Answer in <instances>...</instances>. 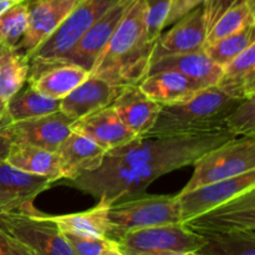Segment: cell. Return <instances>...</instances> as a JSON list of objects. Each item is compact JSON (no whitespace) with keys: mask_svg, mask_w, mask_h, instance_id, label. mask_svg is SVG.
Returning <instances> with one entry per match:
<instances>
[{"mask_svg":"<svg viewBox=\"0 0 255 255\" xmlns=\"http://www.w3.org/2000/svg\"><path fill=\"white\" fill-rule=\"evenodd\" d=\"M208 34L203 6L199 5L174 22L173 27L159 35L154 44L151 62L172 55L204 50ZM151 65V64H149Z\"/></svg>","mask_w":255,"mask_h":255,"instance_id":"15","label":"cell"},{"mask_svg":"<svg viewBox=\"0 0 255 255\" xmlns=\"http://www.w3.org/2000/svg\"><path fill=\"white\" fill-rule=\"evenodd\" d=\"M229 131L198 134H143L106 152L97 169L69 181V184L110 204L143 193L163 174L193 164L209 149L234 138Z\"/></svg>","mask_w":255,"mask_h":255,"instance_id":"1","label":"cell"},{"mask_svg":"<svg viewBox=\"0 0 255 255\" xmlns=\"http://www.w3.org/2000/svg\"><path fill=\"white\" fill-rule=\"evenodd\" d=\"M106 152L89 137L71 131L56 149L61 179L72 181L86 172L97 169L104 162Z\"/></svg>","mask_w":255,"mask_h":255,"instance_id":"17","label":"cell"},{"mask_svg":"<svg viewBox=\"0 0 255 255\" xmlns=\"http://www.w3.org/2000/svg\"><path fill=\"white\" fill-rule=\"evenodd\" d=\"M159 71L179 72L198 84L202 89L217 86L222 76V66L212 61L204 50L161 57L151 62L147 75Z\"/></svg>","mask_w":255,"mask_h":255,"instance_id":"20","label":"cell"},{"mask_svg":"<svg viewBox=\"0 0 255 255\" xmlns=\"http://www.w3.org/2000/svg\"><path fill=\"white\" fill-rule=\"evenodd\" d=\"M111 204L99 199L91 209L77 213L49 216L62 233H71L80 237L107 238L109 234V209Z\"/></svg>","mask_w":255,"mask_h":255,"instance_id":"24","label":"cell"},{"mask_svg":"<svg viewBox=\"0 0 255 255\" xmlns=\"http://www.w3.org/2000/svg\"><path fill=\"white\" fill-rule=\"evenodd\" d=\"M255 42V24H249L226 37L204 46V52L217 65L223 67Z\"/></svg>","mask_w":255,"mask_h":255,"instance_id":"29","label":"cell"},{"mask_svg":"<svg viewBox=\"0 0 255 255\" xmlns=\"http://www.w3.org/2000/svg\"><path fill=\"white\" fill-rule=\"evenodd\" d=\"M52 182L45 177L27 173L0 159V209L2 213L34 212V201L47 191Z\"/></svg>","mask_w":255,"mask_h":255,"instance_id":"13","label":"cell"},{"mask_svg":"<svg viewBox=\"0 0 255 255\" xmlns=\"http://www.w3.org/2000/svg\"><path fill=\"white\" fill-rule=\"evenodd\" d=\"M217 87L237 100L255 97V42L222 67Z\"/></svg>","mask_w":255,"mask_h":255,"instance_id":"23","label":"cell"},{"mask_svg":"<svg viewBox=\"0 0 255 255\" xmlns=\"http://www.w3.org/2000/svg\"><path fill=\"white\" fill-rule=\"evenodd\" d=\"M249 24H255L254 0H239L223 12L207 34L206 45L239 31Z\"/></svg>","mask_w":255,"mask_h":255,"instance_id":"28","label":"cell"},{"mask_svg":"<svg viewBox=\"0 0 255 255\" xmlns=\"http://www.w3.org/2000/svg\"><path fill=\"white\" fill-rule=\"evenodd\" d=\"M183 224L206 241L255 232V188L188 219Z\"/></svg>","mask_w":255,"mask_h":255,"instance_id":"7","label":"cell"},{"mask_svg":"<svg viewBox=\"0 0 255 255\" xmlns=\"http://www.w3.org/2000/svg\"><path fill=\"white\" fill-rule=\"evenodd\" d=\"M0 228L35 255H76L55 222L37 209L0 214Z\"/></svg>","mask_w":255,"mask_h":255,"instance_id":"8","label":"cell"},{"mask_svg":"<svg viewBox=\"0 0 255 255\" xmlns=\"http://www.w3.org/2000/svg\"><path fill=\"white\" fill-rule=\"evenodd\" d=\"M1 47H2V46H0V50H1ZM4 109H5L4 105H2L1 101H0V111H4Z\"/></svg>","mask_w":255,"mask_h":255,"instance_id":"40","label":"cell"},{"mask_svg":"<svg viewBox=\"0 0 255 255\" xmlns=\"http://www.w3.org/2000/svg\"><path fill=\"white\" fill-rule=\"evenodd\" d=\"M90 72L67 62L30 67L27 84L46 96L61 100L89 77Z\"/></svg>","mask_w":255,"mask_h":255,"instance_id":"21","label":"cell"},{"mask_svg":"<svg viewBox=\"0 0 255 255\" xmlns=\"http://www.w3.org/2000/svg\"><path fill=\"white\" fill-rule=\"evenodd\" d=\"M111 106L125 126L137 137L151 131L161 111V105L147 97L138 85L124 87Z\"/></svg>","mask_w":255,"mask_h":255,"instance_id":"19","label":"cell"},{"mask_svg":"<svg viewBox=\"0 0 255 255\" xmlns=\"http://www.w3.org/2000/svg\"><path fill=\"white\" fill-rule=\"evenodd\" d=\"M107 238L116 242L124 234L148 227L182 223L177 196H134L115 202L109 209Z\"/></svg>","mask_w":255,"mask_h":255,"instance_id":"4","label":"cell"},{"mask_svg":"<svg viewBox=\"0 0 255 255\" xmlns=\"http://www.w3.org/2000/svg\"><path fill=\"white\" fill-rule=\"evenodd\" d=\"M141 91L161 106L178 104L188 100L202 87L184 75L176 71L149 74L138 84Z\"/></svg>","mask_w":255,"mask_h":255,"instance_id":"22","label":"cell"},{"mask_svg":"<svg viewBox=\"0 0 255 255\" xmlns=\"http://www.w3.org/2000/svg\"><path fill=\"white\" fill-rule=\"evenodd\" d=\"M71 131L89 137L107 152L137 137L125 126L111 105L74 121Z\"/></svg>","mask_w":255,"mask_h":255,"instance_id":"16","label":"cell"},{"mask_svg":"<svg viewBox=\"0 0 255 255\" xmlns=\"http://www.w3.org/2000/svg\"><path fill=\"white\" fill-rule=\"evenodd\" d=\"M181 193L255 169V137H234L202 154Z\"/></svg>","mask_w":255,"mask_h":255,"instance_id":"5","label":"cell"},{"mask_svg":"<svg viewBox=\"0 0 255 255\" xmlns=\"http://www.w3.org/2000/svg\"><path fill=\"white\" fill-rule=\"evenodd\" d=\"M27 26L26 1L16 2L0 15V46L15 49Z\"/></svg>","mask_w":255,"mask_h":255,"instance_id":"30","label":"cell"},{"mask_svg":"<svg viewBox=\"0 0 255 255\" xmlns=\"http://www.w3.org/2000/svg\"><path fill=\"white\" fill-rule=\"evenodd\" d=\"M132 255H198L197 252H147Z\"/></svg>","mask_w":255,"mask_h":255,"instance_id":"38","label":"cell"},{"mask_svg":"<svg viewBox=\"0 0 255 255\" xmlns=\"http://www.w3.org/2000/svg\"><path fill=\"white\" fill-rule=\"evenodd\" d=\"M224 124L236 137H255V97L239 102L226 117Z\"/></svg>","mask_w":255,"mask_h":255,"instance_id":"32","label":"cell"},{"mask_svg":"<svg viewBox=\"0 0 255 255\" xmlns=\"http://www.w3.org/2000/svg\"><path fill=\"white\" fill-rule=\"evenodd\" d=\"M7 124H9V120L5 115V111H0V159H5L11 146V142L5 132V126Z\"/></svg>","mask_w":255,"mask_h":255,"instance_id":"36","label":"cell"},{"mask_svg":"<svg viewBox=\"0 0 255 255\" xmlns=\"http://www.w3.org/2000/svg\"><path fill=\"white\" fill-rule=\"evenodd\" d=\"M255 188V169L241 176L203 184L188 192L177 194L181 222L194 218L249 189Z\"/></svg>","mask_w":255,"mask_h":255,"instance_id":"10","label":"cell"},{"mask_svg":"<svg viewBox=\"0 0 255 255\" xmlns=\"http://www.w3.org/2000/svg\"><path fill=\"white\" fill-rule=\"evenodd\" d=\"M207 241L183 223L148 227L124 234L116 244L126 255L147 252H198Z\"/></svg>","mask_w":255,"mask_h":255,"instance_id":"9","label":"cell"},{"mask_svg":"<svg viewBox=\"0 0 255 255\" xmlns=\"http://www.w3.org/2000/svg\"><path fill=\"white\" fill-rule=\"evenodd\" d=\"M27 6V26L15 50L30 55L41 45L62 20L82 0H25Z\"/></svg>","mask_w":255,"mask_h":255,"instance_id":"14","label":"cell"},{"mask_svg":"<svg viewBox=\"0 0 255 255\" xmlns=\"http://www.w3.org/2000/svg\"><path fill=\"white\" fill-rule=\"evenodd\" d=\"M72 124L74 120L59 110L44 116L9 122L5 126V132L11 143L29 144L56 152L71 133Z\"/></svg>","mask_w":255,"mask_h":255,"instance_id":"11","label":"cell"},{"mask_svg":"<svg viewBox=\"0 0 255 255\" xmlns=\"http://www.w3.org/2000/svg\"><path fill=\"white\" fill-rule=\"evenodd\" d=\"M119 0H82L29 56L30 67L56 64Z\"/></svg>","mask_w":255,"mask_h":255,"instance_id":"6","label":"cell"},{"mask_svg":"<svg viewBox=\"0 0 255 255\" xmlns=\"http://www.w3.org/2000/svg\"><path fill=\"white\" fill-rule=\"evenodd\" d=\"M101 255H126L121 249L119 248V246L116 244V242L111 241L109 243V246L102 251Z\"/></svg>","mask_w":255,"mask_h":255,"instance_id":"37","label":"cell"},{"mask_svg":"<svg viewBox=\"0 0 255 255\" xmlns=\"http://www.w3.org/2000/svg\"><path fill=\"white\" fill-rule=\"evenodd\" d=\"M76 255H101L111 239L80 237L71 233H62Z\"/></svg>","mask_w":255,"mask_h":255,"instance_id":"34","label":"cell"},{"mask_svg":"<svg viewBox=\"0 0 255 255\" xmlns=\"http://www.w3.org/2000/svg\"><path fill=\"white\" fill-rule=\"evenodd\" d=\"M241 101L243 100L228 96L217 86L202 89L186 101L161 106L156 124L147 134L178 136L224 131L226 117Z\"/></svg>","mask_w":255,"mask_h":255,"instance_id":"3","label":"cell"},{"mask_svg":"<svg viewBox=\"0 0 255 255\" xmlns=\"http://www.w3.org/2000/svg\"><path fill=\"white\" fill-rule=\"evenodd\" d=\"M198 255H255V232L209 239Z\"/></svg>","mask_w":255,"mask_h":255,"instance_id":"31","label":"cell"},{"mask_svg":"<svg viewBox=\"0 0 255 255\" xmlns=\"http://www.w3.org/2000/svg\"><path fill=\"white\" fill-rule=\"evenodd\" d=\"M30 60L25 52L11 47L0 50V101L4 105L27 81Z\"/></svg>","mask_w":255,"mask_h":255,"instance_id":"27","label":"cell"},{"mask_svg":"<svg viewBox=\"0 0 255 255\" xmlns=\"http://www.w3.org/2000/svg\"><path fill=\"white\" fill-rule=\"evenodd\" d=\"M146 1L147 37L156 42L166 27V20L171 10L172 0H144Z\"/></svg>","mask_w":255,"mask_h":255,"instance_id":"33","label":"cell"},{"mask_svg":"<svg viewBox=\"0 0 255 255\" xmlns=\"http://www.w3.org/2000/svg\"><path fill=\"white\" fill-rule=\"evenodd\" d=\"M19 1L21 0H0V15Z\"/></svg>","mask_w":255,"mask_h":255,"instance_id":"39","label":"cell"},{"mask_svg":"<svg viewBox=\"0 0 255 255\" xmlns=\"http://www.w3.org/2000/svg\"><path fill=\"white\" fill-rule=\"evenodd\" d=\"M0 255H35L16 238L0 228Z\"/></svg>","mask_w":255,"mask_h":255,"instance_id":"35","label":"cell"},{"mask_svg":"<svg viewBox=\"0 0 255 255\" xmlns=\"http://www.w3.org/2000/svg\"><path fill=\"white\" fill-rule=\"evenodd\" d=\"M59 107L60 100L46 96L27 84L7 100L4 111L9 122H15L52 114L59 111Z\"/></svg>","mask_w":255,"mask_h":255,"instance_id":"26","label":"cell"},{"mask_svg":"<svg viewBox=\"0 0 255 255\" xmlns=\"http://www.w3.org/2000/svg\"><path fill=\"white\" fill-rule=\"evenodd\" d=\"M0 214H2V212H1V209H0Z\"/></svg>","mask_w":255,"mask_h":255,"instance_id":"41","label":"cell"},{"mask_svg":"<svg viewBox=\"0 0 255 255\" xmlns=\"http://www.w3.org/2000/svg\"><path fill=\"white\" fill-rule=\"evenodd\" d=\"M132 2L133 0H119L87 30L86 34L79 40V42L56 64L59 62L74 64L91 72L95 62L104 51L107 42L110 41L112 34L116 30L117 25L121 21L125 12L127 11Z\"/></svg>","mask_w":255,"mask_h":255,"instance_id":"12","label":"cell"},{"mask_svg":"<svg viewBox=\"0 0 255 255\" xmlns=\"http://www.w3.org/2000/svg\"><path fill=\"white\" fill-rule=\"evenodd\" d=\"M121 90L104 79L90 74L85 81L60 100L59 110L76 121L92 112L110 106Z\"/></svg>","mask_w":255,"mask_h":255,"instance_id":"18","label":"cell"},{"mask_svg":"<svg viewBox=\"0 0 255 255\" xmlns=\"http://www.w3.org/2000/svg\"><path fill=\"white\" fill-rule=\"evenodd\" d=\"M154 44L147 37L146 1L133 0L90 74L120 89L138 85L147 76Z\"/></svg>","mask_w":255,"mask_h":255,"instance_id":"2","label":"cell"},{"mask_svg":"<svg viewBox=\"0 0 255 255\" xmlns=\"http://www.w3.org/2000/svg\"><path fill=\"white\" fill-rule=\"evenodd\" d=\"M5 161L27 173L45 177L52 183L61 179L56 152L29 144L11 143Z\"/></svg>","mask_w":255,"mask_h":255,"instance_id":"25","label":"cell"}]
</instances>
